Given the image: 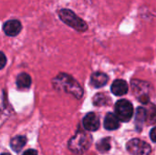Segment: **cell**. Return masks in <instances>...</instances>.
<instances>
[{
    "label": "cell",
    "instance_id": "obj_1",
    "mask_svg": "<svg viewBox=\"0 0 156 155\" xmlns=\"http://www.w3.org/2000/svg\"><path fill=\"white\" fill-rule=\"evenodd\" d=\"M53 87L59 91L71 94L76 99H81L83 96V90L79 82L70 75L67 73H59L52 79Z\"/></svg>",
    "mask_w": 156,
    "mask_h": 155
},
{
    "label": "cell",
    "instance_id": "obj_2",
    "mask_svg": "<svg viewBox=\"0 0 156 155\" xmlns=\"http://www.w3.org/2000/svg\"><path fill=\"white\" fill-rule=\"evenodd\" d=\"M91 143L92 136L89 132L78 131L76 134L69 140L68 146L72 153L76 154H82L89 150Z\"/></svg>",
    "mask_w": 156,
    "mask_h": 155
},
{
    "label": "cell",
    "instance_id": "obj_3",
    "mask_svg": "<svg viewBox=\"0 0 156 155\" xmlns=\"http://www.w3.org/2000/svg\"><path fill=\"white\" fill-rule=\"evenodd\" d=\"M58 15L61 21L68 25L69 26L72 27L73 29L79 31V32H85L88 29L87 23L81 19L80 16H78L72 10L63 8L58 10Z\"/></svg>",
    "mask_w": 156,
    "mask_h": 155
},
{
    "label": "cell",
    "instance_id": "obj_4",
    "mask_svg": "<svg viewBox=\"0 0 156 155\" xmlns=\"http://www.w3.org/2000/svg\"><path fill=\"white\" fill-rule=\"evenodd\" d=\"M132 88L133 94L137 97L138 100L141 101L144 104H148L150 101V96H149V90H150V85L146 81L139 80V79H133L132 81Z\"/></svg>",
    "mask_w": 156,
    "mask_h": 155
},
{
    "label": "cell",
    "instance_id": "obj_5",
    "mask_svg": "<svg viewBox=\"0 0 156 155\" xmlns=\"http://www.w3.org/2000/svg\"><path fill=\"white\" fill-rule=\"evenodd\" d=\"M115 113L119 121L127 122L133 115V106L127 100H120L115 104Z\"/></svg>",
    "mask_w": 156,
    "mask_h": 155
},
{
    "label": "cell",
    "instance_id": "obj_6",
    "mask_svg": "<svg viewBox=\"0 0 156 155\" xmlns=\"http://www.w3.org/2000/svg\"><path fill=\"white\" fill-rule=\"evenodd\" d=\"M127 151L132 155H150L152 149L151 146L139 139H133L126 144Z\"/></svg>",
    "mask_w": 156,
    "mask_h": 155
},
{
    "label": "cell",
    "instance_id": "obj_7",
    "mask_svg": "<svg viewBox=\"0 0 156 155\" xmlns=\"http://www.w3.org/2000/svg\"><path fill=\"white\" fill-rule=\"evenodd\" d=\"M22 30V25L17 19H11L3 25V31L8 37H16Z\"/></svg>",
    "mask_w": 156,
    "mask_h": 155
},
{
    "label": "cell",
    "instance_id": "obj_8",
    "mask_svg": "<svg viewBox=\"0 0 156 155\" xmlns=\"http://www.w3.org/2000/svg\"><path fill=\"white\" fill-rule=\"evenodd\" d=\"M82 124L88 132H95L100 128V119L94 112H90L83 118Z\"/></svg>",
    "mask_w": 156,
    "mask_h": 155
},
{
    "label": "cell",
    "instance_id": "obj_9",
    "mask_svg": "<svg viewBox=\"0 0 156 155\" xmlns=\"http://www.w3.org/2000/svg\"><path fill=\"white\" fill-rule=\"evenodd\" d=\"M111 90L115 96H123L128 92V84L123 79H116L112 84Z\"/></svg>",
    "mask_w": 156,
    "mask_h": 155
},
{
    "label": "cell",
    "instance_id": "obj_10",
    "mask_svg": "<svg viewBox=\"0 0 156 155\" xmlns=\"http://www.w3.org/2000/svg\"><path fill=\"white\" fill-rule=\"evenodd\" d=\"M109 81V76L103 72H94L90 77V84L94 88H101Z\"/></svg>",
    "mask_w": 156,
    "mask_h": 155
},
{
    "label": "cell",
    "instance_id": "obj_11",
    "mask_svg": "<svg viewBox=\"0 0 156 155\" xmlns=\"http://www.w3.org/2000/svg\"><path fill=\"white\" fill-rule=\"evenodd\" d=\"M120 127V121L113 113H108L104 119V128L108 131H115Z\"/></svg>",
    "mask_w": 156,
    "mask_h": 155
},
{
    "label": "cell",
    "instance_id": "obj_12",
    "mask_svg": "<svg viewBox=\"0 0 156 155\" xmlns=\"http://www.w3.org/2000/svg\"><path fill=\"white\" fill-rule=\"evenodd\" d=\"M146 119V111L145 109L139 107L136 110V113H135V128L137 132H141L143 129V125L144 122Z\"/></svg>",
    "mask_w": 156,
    "mask_h": 155
},
{
    "label": "cell",
    "instance_id": "obj_13",
    "mask_svg": "<svg viewBox=\"0 0 156 155\" xmlns=\"http://www.w3.org/2000/svg\"><path fill=\"white\" fill-rule=\"evenodd\" d=\"M27 140L26 136H22V135H18L14 137L11 142H10V146L12 148L13 151H15L16 153H19L22 148L26 145Z\"/></svg>",
    "mask_w": 156,
    "mask_h": 155
},
{
    "label": "cell",
    "instance_id": "obj_14",
    "mask_svg": "<svg viewBox=\"0 0 156 155\" xmlns=\"http://www.w3.org/2000/svg\"><path fill=\"white\" fill-rule=\"evenodd\" d=\"M31 77L23 72L20 73L17 77H16V86L20 89H27L31 86Z\"/></svg>",
    "mask_w": 156,
    "mask_h": 155
},
{
    "label": "cell",
    "instance_id": "obj_15",
    "mask_svg": "<svg viewBox=\"0 0 156 155\" xmlns=\"http://www.w3.org/2000/svg\"><path fill=\"white\" fill-rule=\"evenodd\" d=\"M110 102L111 99L103 93H98L93 98V103L95 106H105L108 105Z\"/></svg>",
    "mask_w": 156,
    "mask_h": 155
},
{
    "label": "cell",
    "instance_id": "obj_16",
    "mask_svg": "<svg viewBox=\"0 0 156 155\" xmlns=\"http://www.w3.org/2000/svg\"><path fill=\"white\" fill-rule=\"evenodd\" d=\"M96 148L101 153H106L111 149V138H104L101 139L100 142L97 143Z\"/></svg>",
    "mask_w": 156,
    "mask_h": 155
},
{
    "label": "cell",
    "instance_id": "obj_17",
    "mask_svg": "<svg viewBox=\"0 0 156 155\" xmlns=\"http://www.w3.org/2000/svg\"><path fill=\"white\" fill-rule=\"evenodd\" d=\"M154 110H151V114L149 115V122L151 123H156V108L154 106Z\"/></svg>",
    "mask_w": 156,
    "mask_h": 155
},
{
    "label": "cell",
    "instance_id": "obj_18",
    "mask_svg": "<svg viewBox=\"0 0 156 155\" xmlns=\"http://www.w3.org/2000/svg\"><path fill=\"white\" fill-rule=\"evenodd\" d=\"M5 64H6V57L2 51H0V69H4Z\"/></svg>",
    "mask_w": 156,
    "mask_h": 155
},
{
    "label": "cell",
    "instance_id": "obj_19",
    "mask_svg": "<svg viewBox=\"0 0 156 155\" xmlns=\"http://www.w3.org/2000/svg\"><path fill=\"white\" fill-rule=\"evenodd\" d=\"M150 137H151V140L154 143H156V127L152 129V131L150 132Z\"/></svg>",
    "mask_w": 156,
    "mask_h": 155
},
{
    "label": "cell",
    "instance_id": "obj_20",
    "mask_svg": "<svg viewBox=\"0 0 156 155\" xmlns=\"http://www.w3.org/2000/svg\"><path fill=\"white\" fill-rule=\"evenodd\" d=\"M22 155H37V152L34 149H29V150H27L26 152H24Z\"/></svg>",
    "mask_w": 156,
    "mask_h": 155
},
{
    "label": "cell",
    "instance_id": "obj_21",
    "mask_svg": "<svg viewBox=\"0 0 156 155\" xmlns=\"http://www.w3.org/2000/svg\"><path fill=\"white\" fill-rule=\"evenodd\" d=\"M1 155H11V154H9V153H3V154H1Z\"/></svg>",
    "mask_w": 156,
    "mask_h": 155
}]
</instances>
